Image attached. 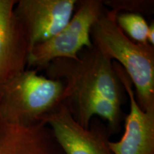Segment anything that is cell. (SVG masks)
<instances>
[{"instance_id": "obj_1", "label": "cell", "mask_w": 154, "mask_h": 154, "mask_svg": "<svg viewBox=\"0 0 154 154\" xmlns=\"http://www.w3.org/2000/svg\"><path fill=\"white\" fill-rule=\"evenodd\" d=\"M119 13L103 8L91 29L94 47L118 61L135 86L138 104L143 111L154 107V47L135 42L116 22Z\"/></svg>"}, {"instance_id": "obj_2", "label": "cell", "mask_w": 154, "mask_h": 154, "mask_svg": "<svg viewBox=\"0 0 154 154\" xmlns=\"http://www.w3.org/2000/svg\"><path fill=\"white\" fill-rule=\"evenodd\" d=\"M45 70L48 78L63 84L61 102L72 96L101 95L120 106L122 103L124 87L112 61L94 46L82 49L77 59H55Z\"/></svg>"}, {"instance_id": "obj_3", "label": "cell", "mask_w": 154, "mask_h": 154, "mask_svg": "<svg viewBox=\"0 0 154 154\" xmlns=\"http://www.w3.org/2000/svg\"><path fill=\"white\" fill-rule=\"evenodd\" d=\"M63 84L26 69L0 86V112L9 121L21 125L39 122L61 103Z\"/></svg>"}, {"instance_id": "obj_4", "label": "cell", "mask_w": 154, "mask_h": 154, "mask_svg": "<svg viewBox=\"0 0 154 154\" xmlns=\"http://www.w3.org/2000/svg\"><path fill=\"white\" fill-rule=\"evenodd\" d=\"M78 4L77 11L60 32L32 48L28 57L29 68L37 71L45 69L55 59H77L82 49L93 46L91 29L104 8L103 1L84 0Z\"/></svg>"}, {"instance_id": "obj_5", "label": "cell", "mask_w": 154, "mask_h": 154, "mask_svg": "<svg viewBox=\"0 0 154 154\" xmlns=\"http://www.w3.org/2000/svg\"><path fill=\"white\" fill-rule=\"evenodd\" d=\"M76 0H20L14 12L32 48L59 32L73 17Z\"/></svg>"}, {"instance_id": "obj_6", "label": "cell", "mask_w": 154, "mask_h": 154, "mask_svg": "<svg viewBox=\"0 0 154 154\" xmlns=\"http://www.w3.org/2000/svg\"><path fill=\"white\" fill-rule=\"evenodd\" d=\"M49 127L64 154H113L106 134L81 126L66 106L59 103L40 119Z\"/></svg>"}, {"instance_id": "obj_7", "label": "cell", "mask_w": 154, "mask_h": 154, "mask_svg": "<svg viewBox=\"0 0 154 154\" xmlns=\"http://www.w3.org/2000/svg\"><path fill=\"white\" fill-rule=\"evenodd\" d=\"M112 63L129 97L130 112L126 119L122 138L117 142L109 141V147L113 154H154V107L146 111L140 109L128 74L116 61Z\"/></svg>"}, {"instance_id": "obj_8", "label": "cell", "mask_w": 154, "mask_h": 154, "mask_svg": "<svg viewBox=\"0 0 154 154\" xmlns=\"http://www.w3.org/2000/svg\"><path fill=\"white\" fill-rule=\"evenodd\" d=\"M17 1L0 0V86L26 70L29 46L14 12Z\"/></svg>"}, {"instance_id": "obj_9", "label": "cell", "mask_w": 154, "mask_h": 154, "mask_svg": "<svg viewBox=\"0 0 154 154\" xmlns=\"http://www.w3.org/2000/svg\"><path fill=\"white\" fill-rule=\"evenodd\" d=\"M0 154H64L42 121L25 126L7 120L0 112Z\"/></svg>"}, {"instance_id": "obj_10", "label": "cell", "mask_w": 154, "mask_h": 154, "mask_svg": "<svg viewBox=\"0 0 154 154\" xmlns=\"http://www.w3.org/2000/svg\"><path fill=\"white\" fill-rule=\"evenodd\" d=\"M116 22L124 34L133 41L140 44H149L147 35L149 25L141 14L119 13Z\"/></svg>"}, {"instance_id": "obj_11", "label": "cell", "mask_w": 154, "mask_h": 154, "mask_svg": "<svg viewBox=\"0 0 154 154\" xmlns=\"http://www.w3.org/2000/svg\"><path fill=\"white\" fill-rule=\"evenodd\" d=\"M103 4L118 13L124 11L128 13L146 14L151 13L153 8V1L151 0H106Z\"/></svg>"}, {"instance_id": "obj_12", "label": "cell", "mask_w": 154, "mask_h": 154, "mask_svg": "<svg viewBox=\"0 0 154 154\" xmlns=\"http://www.w3.org/2000/svg\"><path fill=\"white\" fill-rule=\"evenodd\" d=\"M148 43L152 46H154V24L152 22L149 26L147 35Z\"/></svg>"}]
</instances>
